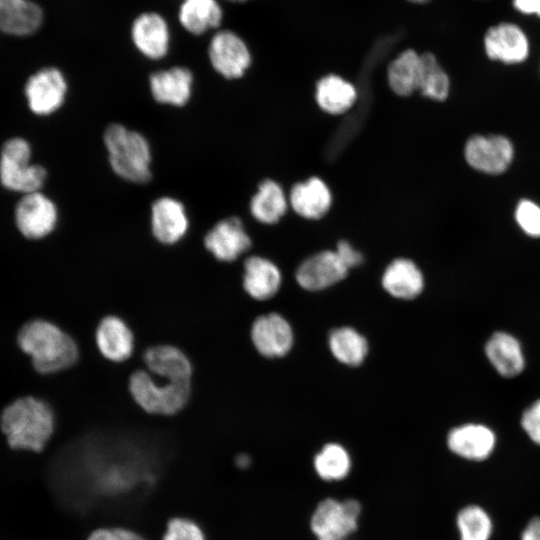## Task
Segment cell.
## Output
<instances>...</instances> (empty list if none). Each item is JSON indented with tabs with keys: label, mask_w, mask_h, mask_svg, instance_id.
I'll use <instances>...</instances> for the list:
<instances>
[{
	"label": "cell",
	"mask_w": 540,
	"mask_h": 540,
	"mask_svg": "<svg viewBox=\"0 0 540 540\" xmlns=\"http://www.w3.org/2000/svg\"><path fill=\"white\" fill-rule=\"evenodd\" d=\"M0 426L11 448L40 452L53 435L55 416L49 403L25 396L4 408Z\"/></svg>",
	"instance_id": "cell-2"
},
{
	"label": "cell",
	"mask_w": 540,
	"mask_h": 540,
	"mask_svg": "<svg viewBox=\"0 0 540 540\" xmlns=\"http://www.w3.org/2000/svg\"><path fill=\"white\" fill-rule=\"evenodd\" d=\"M250 335L255 349L267 358L286 355L293 344L291 326L277 313L257 317L251 326Z\"/></svg>",
	"instance_id": "cell-15"
},
{
	"label": "cell",
	"mask_w": 540,
	"mask_h": 540,
	"mask_svg": "<svg viewBox=\"0 0 540 540\" xmlns=\"http://www.w3.org/2000/svg\"><path fill=\"white\" fill-rule=\"evenodd\" d=\"M229 1H233V2H242V1H246V0H229Z\"/></svg>",
	"instance_id": "cell-43"
},
{
	"label": "cell",
	"mask_w": 540,
	"mask_h": 540,
	"mask_svg": "<svg viewBox=\"0 0 540 540\" xmlns=\"http://www.w3.org/2000/svg\"><path fill=\"white\" fill-rule=\"evenodd\" d=\"M328 343L334 357L346 365L361 364L368 352L366 339L350 327L333 330L329 335Z\"/></svg>",
	"instance_id": "cell-30"
},
{
	"label": "cell",
	"mask_w": 540,
	"mask_h": 540,
	"mask_svg": "<svg viewBox=\"0 0 540 540\" xmlns=\"http://www.w3.org/2000/svg\"><path fill=\"white\" fill-rule=\"evenodd\" d=\"M348 452L339 444H326L314 459L317 474L324 480H340L347 476L350 470Z\"/></svg>",
	"instance_id": "cell-32"
},
{
	"label": "cell",
	"mask_w": 540,
	"mask_h": 540,
	"mask_svg": "<svg viewBox=\"0 0 540 540\" xmlns=\"http://www.w3.org/2000/svg\"><path fill=\"white\" fill-rule=\"evenodd\" d=\"M331 201V193L327 185L317 177L296 184L290 194L294 211L308 219L322 217L329 210Z\"/></svg>",
	"instance_id": "cell-24"
},
{
	"label": "cell",
	"mask_w": 540,
	"mask_h": 540,
	"mask_svg": "<svg viewBox=\"0 0 540 540\" xmlns=\"http://www.w3.org/2000/svg\"><path fill=\"white\" fill-rule=\"evenodd\" d=\"M145 369L155 378L168 382H192L194 367L189 356L172 344L146 347L141 356Z\"/></svg>",
	"instance_id": "cell-12"
},
{
	"label": "cell",
	"mask_w": 540,
	"mask_h": 540,
	"mask_svg": "<svg viewBox=\"0 0 540 540\" xmlns=\"http://www.w3.org/2000/svg\"><path fill=\"white\" fill-rule=\"evenodd\" d=\"M208 56L214 70L226 79L240 78L251 64L245 42L228 30L219 31L212 37Z\"/></svg>",
	"instance_id": "cell-11"
},
{
	"label": "cell",
	"mask_w": 540,
	"mask_h": 540,
	"mask_svg": "<svg viewBox=\"0 0 540 540\" xmlns=\"http://www.w3.org/2000/svg\"><path fill=\"white\" fill-rule=\"evenodd\" d=\"M162 540H206L202 528L192 519L174 517L166 525Z\"/></svg>",
	"instance_id": "cell-35"
},
{
	"label": "cell",
	"mask_w": 540,
	"mask_h": 540,
	"mask_svg": "<svg viewBox=\"0 0 540 540\" xmlns=\"http://www.w3.org/2000/svg\"><path fill=\"white\" fill-rule=\"evenodd\" d=\"M461 540H489L492 521L487 512L476 505L463 508L457 516Z\"/></svg>",
	"instance_id": "cell-33"
},
{
	"label": "cell",
	"mask_w": 540,
	"mask_h": 540,
	"mask_svg": "<svg viewBox=\"0 0 540 540\" xmlns=\"http://www.w3.org/2000/svg\"><path fill=\"white\" fill-rule=\"evenodd\" d=\"M242 279L244 291L259 301L273 297L281 285L278 267L261 256H251L245 260Z\"/></svg>",
	"instance_id": "cell-21"
},
{
	"label": "cell",
	"mask_w": 540,
	"mask_h": 540,
	"mask_svg": "<svg viewBox=\"0 0 540 540\" xmlns=\"http://www.w3.org/2000/svg\"><path fill=\"white\" fill-rule=\"evenodd\" d=\"M17 342L31 357L34 369L41 374H53L74 366L80 351L76 340L57 324L45 319H33L19 330Z\"/></svg>",
	"instance_id": "cell-1"
},
{
	"label": "cell",
	"mask_w": 540,
	"mask_h": 540,
	"mask_svg": "<svg viewBox=\"0 0 540 540\" xmlns=\"http://www.w3.org/2000/svg\"><path fill=\"white\" fill-rule=\"evenodd\" d=\"M420 69V55L412 49L403 51L388 67L391 89L400 96H408L418 90Z\"/></svg>",
	"instance_id": "cell-29"
},
{
	"label": "cell",
	"mask_w": 540,
	"mask_h": 540,
	"mask_svg": "<svg viewBox=\"0 0 540 540\" xmlns=\"http://www.w3.org/2000/svg\"><path fill=\"white\" fill-rule=\"evenodd\" d=\"M149 87L156 102L181 107L190 100L193 74L186 67H171L151 74Z\"/></svg>",
	"instance_id": "cell-19"
},
{
	"label": "cell",
	"mask_w": 540,
	"mask_h": 540,
	"mask_svg": "<svg viewBox=\"0 0 540 540\" xmlns=\"http://www.w3.org/2000/svg\"><path fill=\"white\" fill-rule=\"evenodd\" d=\"M94 344L103 359L116 364L133 356L136 338L128 322L118 315L108 314L96 326Z\"/></svg>",
	"instance_id": "cell-10"
},
{
	"label": "cell",
	"mask_w": 540,
	"mask_h": 540,
	"mask_svg": "<svg viewBox=\"0 0 540 540\" xmlns=\"http://www.w3.org/2000/svg\"><path fill=\"white\" fill-rule=\"evenodd\" d=\"M421 69L418 90L426 97L444 101L450 91V80L446 72L431 53L420 55Z\"/></svg>",
	"instance_id": "cell-31"
},
{
	"label": "cell",
	"mask_w": 540,
	"mask_h": 540,
	"mask_svg": "<svg viewBox=\"0 0 540 540\" xmlns=\"http://www.w3.org/2000/svg\"><path fill=\"white\" fill-rule=\"evenodd\" d=\"M132 41L146 58L158 60L166 56L170 45V32L166 20L158 13L139 15L131 27Z\"/></svg>",
	"instance_id": "cell-17"
},
{
	"label": "cell",
	"mask_w": 540,
	"mask_h": 540,
	"mask_svg": "<svg viewBox=\"0 0 540 540\" xmlns=\"http://www.w3.org/2000/svg\"><path fill=\"white\" fill-rule=\"evenodd\" d=\"M485 352L495 369L505 377H513L524 368L519 342L511 335L497 332L488 340Z\"/></svg>",
	"instance_id": "cell-25"
},
{
	"label": "cell",
	"mask_w": 540,
	"mask_h": 540,
	"mask_svg": "<svg viewBox=\"0 0 540 540\" xmlns=\"http://www.w3.org/2000/svg\"><path fill=\"white\" fill-rule=\"evenodd\" d=\"M335 252L347 269L358 266L363 262L362 254L347 241H340Z\"/></svg>",
	"instance_id": "cell-38"
},
{
	"label": "cell",
	"mask_w": 540,
	"mask_h": 540,
	"mask_svg": "<svg viewBox=\"0 0 540 540\" xmlns=\"http://www.w3.org/2000/svg\"><path fill=\"white\" fill-rule=\"evenodd\" d=\"M103 140L110 166L116 175L137 184L150 181L151 148L141 133L112 123L104 131Z\"/></svg>",
	"instance_id": "cell-3"
},
{
	"label": "cell",
	"mask_w": 540,
	"mask_h": 540,
	"mask_svg": "<svg viewBox=\"0 0 540 540\" xmlns=\"http://www.w3.org/2000/svg\"><path fill=\"white\" fill-rule=\"evenodd\" d=\"M68 83L56 67H45L32 74L24 86L29 110L36 116H50L64 104Z\"/></svg>",
	"instance_id": "cell-6"
},
{
	"label": "cell",
	"mask_w": 540,
	"mask_h": 540,
	"mask_svg": "<svg viewBox=\"0 0 540 540\" xmlns=\"http://www.w3.org/2000/svg\"><path fill=\"white\" fill-rule=\"evenodd\" d=\"M515 220L530 237H540V205L530 199H521L515 208Z\"/></svg>",
	"instance_id": "cell-34"
},
{
	"label": "cell",
	"mask_w": 540,
	"mask_h": 540,
	"mask_svg": "<svg viewBox=\"0 0 540 540\" xmlns=\"http://www.w3.org/2000/svg\"><path fill=\"white\" fill-rule=\"evenodd\" d=\"M411 2H415V3H424V2H427L428 0H409Z\"/></svg>",
	"instance_id": "cell-42"
},
{
	"label": "cell",
	"mask_w": 540,
	"mask_h": 540,
	"mask_svg": "<svg viewBox=\"0 0 540 540\" xmlns=\"http://www.w3.org/2000/svg\"><path fill=\"white\" fill-rule=\"evenodd\" d=\"M486 55L505 64H518L529 54V42L523 30L515 24L503 22L490 27L484 36Z\"/></svg>",
	"instance_id": "cell-16"
},
{
	"label": "cell",
	"mask_w": 540,
	"mask_h": 540,
	"mask_svg": "<svg viewBox=\"0 0 540 540\" xmlns=\"http://www.w3.org/2000/svg\"><path fill=\"white\" fill-rule=\"evenodd\" d=\"M513 5L523 14L540 17V0H513Z\"/></svg>",
	"instance_id": "cell-39"
},
{
	"label": "cell",
	"mask_w": 540,
	"mask_h": 540,
	"mask_svg": "<svg viewBox=\"0 0 540 540\" xmlns=\"http://www.w3.org/2000/svg\"><path fill=\"white\" fill-rule=\"evenodd\" d=\"M179 21L188 32L200 35L221 24L223 12L216 0H184Z\"/></svg>",
	"instance_id": "cell-26"
},
{
	"label": "cell",
	"mask_w": 540,
	"mask_h": 540,
	"mask_svg": "<svg viewBox=\"0 0 540 540\" xmlns=\"http://www.w3.org/2000/svg\"><path fill=\"white\" fill-rule=\"evenodd\" d=\"M236 465L239 468H246L250 465V458L246 454H239L236 457Z\"/></svg>",
	"instance_id": "cell-41"
},
{
	"label": "cell",
	"mask_w": 540,
	"mask_h": 540,
	"mask_svg": "<svg viewBox=\"0 0 540 540\" xmlns=\"http://www.w3.org/2000/svg\"><path fill=\"white\" fill-rule=\"evenodd\" d=\"M32 148L22 137L6 140L0 152V183L12 192L29 194L41 191L47 170L31 162Z\"/></svg>",
	"instance_id": "cell-5"
},
{
	"label": "cell",
	"mask_w": 540,
	"mask_h": 540,
	"mask_svg": "<svg viewBox=\"0 0 540 540\" xmlns=\"http://www.w3.org/2000/svg\"><path fill=\"white\" fill-rule=\"evenodd\" d=\"M382 286L396 298L413 299L422 292L423 275L411 260L395 259L383 273Z\"/></svg>",
	"instance_id": "cell-23"
},
{
	"label": "cell",
	"mask_w": 540,
	"mask_h": 540,
	"mask_svg": "<svg viewBox=\"0 0 540 540\" xmlns=\"http://www.w3.org/2000/svg\"><path fill=\"white\" fill-rule=\"evenodd\" d=\"M128 391L136 406L152 416L171 417L183 411L192 394V382H168L152 376L146 369L133 370Z\"/></svg>",
	"instance_id": "cell-4"
},
{
	"label": "cell",
	"mask_w": 540,
	"mask_h": 540,
	"mask_svg": "<svg viewBox=\"0 0 540 540\" xmlns=\"http://www.w3.org/2000/svg\"><path fill=\"white\" fill-rule=\"evenodd\" d=\"M189 229V218L181 201L163 196L151 206V231L161 244L174 245L181 241Z\"/></svg>",
	"instance_id": "cell-14"
},
{
	"label": "cell",
	"mask_w": 540,
	"mask_h": 540,
	"mask_svg": "<svg viewBox=\"0 0 540 540\" xmlns=\"http://www.w3.org/2000/svg\"><path fill=\"white\" fill-rule=\"evenodd\" d=\"M450 450L466 459L484 460L493 451L495 435L481 424H465L452 429L447 438Z\"/></svg>",
	"instance_id": "cell-20"
},
{
	"label": "cell",
	"mask_w": 540,
	"mask_h": 540,
	"mask_svg": "<svg viewBox=\"0 0 540 540\" xmlns=\"http://www.w3.org/2000/svg\"><path fill=\"white\" fill-rule=\"evenodd\" d=\"M43 22L41 7L30 0H0V30L10 35L28 36Z\"/></svg>",
	"instance_id": "cell-22"
},
{
	"label": "cell",
	"mask_w": 540,
	"mask_h": 540,
	"mask_svg": "<svg viewBox=\"0 0 540 540\" xmlns=\"http://www.w3.org/2000/svg\"><path fill=\"white\" fill-rule=\"evenodd\" d=\"M286 209L282 188L269 179L261 182L250 202L252 216L261 223L273 224L285 214Z\"/></svg>",
	"instance_id": "cell-28"
},
{
	"label": "cell",
	"mask_w": 540,
	"mask_h": 540,
	"mask_svg": "<svg viewBox=\"0 0 540 540\" xmlns=\"http://www.w3.org/2000/svg\"><path fill=\"white\" fill-rule=\"evenodd\" d=\"M522 426L531 440L540 445V400L524 412Z\"/></svg>",
	"instance_id": "cell-37"
},
{
	"label": "cell",
	"mask_w": 540,
	"mask_h": 540,
	"mask_svg": "<svg viewBox=\"0 0 540 540\" xmlns=\"http://www.w3.org/2000/svg\"><path fill=\"white\" fill-rule=\"evenodd\" d=\"M58 218L55 202L42 191L22 195L14 209L18 231L30 240L50 235L57 226Z\"/></svg>",
	"instance_id": "cell-7"
},
{
	"label": "cell",
	"mask_w": 540,
	"mask_h": 540,
	"mask_svg": "<svg viewBox=\"0 0 540 540\" xmlns=\"http://www.w3.org/2000/svg\"><path fill=\"white\" fill-rule=\"evenodd\" d=\"M521 540H540V517L533 518L525 527Z\"/></svg>",
	"instance_id": "cell-40"
},
{
	"label": "cell",
	"mask_w": 540,
	"mask_h": 540,
	"mask_svg": "<svg viewBox=\"0 0 540 540\" xmlns=\"http://www.w3.org/2000/svg\"><path fill=\"white\" fill-rule=\"evenodd\" d=\"M348 269L335 251H322L307 258L296 271L298 284L306 290H321L341 281Z\"/></svg>",
	"instance_id": "cell-18"
},
{
	"label": "cell",
	"mask_w": 540,
	"mask_h": 540,
	"mask_svg": "<svg viewBox=\"0 0 540 540\" xmlns=\"http://www.w3.org/2000/svg\"><path fill=\"white\" fill-rule=\"evenodd\" d=\"M355 87L337 75L323 77L316 88V99L319 106L330 114H341L355 102Z\"/></svg>",
	"instance_id": "cell-27"
},
{
	"label": "cell",
	"mask_w": 540,
	"mask_h": 540,
	"mask_svg": "<svg viewBox=\"0 0 540 540\" xmlns=\"http://www.w3.org/2000/svg\"><path fill=\"white\" fill-rule=\"evenodd\" d=\"M360 511L356 500L325 499L312 515L311 529L318 540H345L357 528Z\"/></svg>",
	"instance_id": "cell-9"
},
{
	"label": "cell",
	"mask_w": 540,
	"mask_h": 540,
	"mask_svg": "<svg viewBox=\"0 0 540 540\" xmlns=\"http://www.w3.org/2000/svg\"><path fill=\"white\" fill-rule=\"evenodd\" d=\"M205 249L220 262H233L247 252L252 241L238 217L218 221L204 236Z\"/></svg>",
	"instance_id": "cell-13"
},
{
	"label": "cell",
	"mask_w": 540,
	"mask_h": 540,
	"mask_svg": "<svg viewBox=\"0 0 540 540\" xmlns=\"http://www.w3.org/2000/svg\"><path fill=\"white\" fill-rule=\"evenodd\" d=\"M87 540H146L140 533L125 527H101L93 530Z\"/></svg>",
	"instance_id": "cell-36"
},
{
	"label": "cell",
	"mask_w": 540,
	"mask_h": 540,
	"mask_svg": "<svg viewBox=\"0 0 540 540\" xmlns=\"http://www.w3.org/2000/svg\"><path fill=\"white\" fill-rule=\"evenodd\" d=\"M464 157L474 170L489 175L504 173L514 158V146L500 134L473 135L465 143Z\"/></svg>",
	"instance_id": "cell-8"
}]
</instances>
